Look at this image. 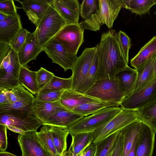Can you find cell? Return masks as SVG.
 I'll return each instance as SVG.
<instances>
[{
  "label": "cell",
  "mask_w": 156,
  "mask_h": 156,
  "mask_svg": "<svg viewBox=\"0 0 156 156\" xmlns=\"http://www.w3.org/2000/svg\"><path fill=\"white\" fill-rule=\"evenodd\" d=\"M117 34L112 29L103 33L100 41L96 45L98 59L97 80L114 79L117 73L128 66L120 50Z\"/></svg>",
  "instance_id": "6da1fadb"
},
{
  "label": "cell",
  "mask_w": 156,
  "mask_h": 156,
  "mask_svg": "<svg viewBox=\"0 0 156 156\" xmlns=\"http://www.w3.org/2000/svg\"><path fill=\"white\" fill-rule=\"evenodd\" d=\"M98 1L97 11L89 19L79 23L83 30L97 31L104 24L111 29L121 9L125 7L123 0H98Z\"/></svg>",
  "instance_id": "7a4b0ae2"
},
{
  "label": "cell",
  "mask_w": 156,
  "mask_h": 156,
  "mask_svg": "<svg viewBox=\"0 0 156 156\" xmlns=\"http://www.w3.org/2000/svg\"><path fill=\"white\" fill-rule=\"evenodd\" d=\"M0 124L13 132L22 134L35 131L42 125L34 112L10 111L0 113Z\"/></svg>",
  "instance_id": "3957f363"
},
{
  "label": "cell",
  "mask_w": 156,
  "mask_h": 156,
  "mask_svg": "<svg viewBox=\"0 0 156 156\" xmlns=\"http://www.w3.org/2000/svg\"><path fill=\"white\" fill-rule=\"evenodd\" d=\"M66 25L65 21L55 9L52 3L34 31L39 47L42 49Z\"/></svg>",
  "instance_id": "277c9868"
},
{
  "label": "cell",
  "mask_w": 156,
  "mask_h": 156,
  "mask_svg": "<svg viewBox=\"0 0 156 156\" xmlns=\"http://www.w3.org/2000/svg\"><path fill=\"white\" fill-rule=\"evenodd\" d=\"M121 107H108L79 119L67 128L70 135L92 133L121 112Z\"/></svg>",
  "instance_id": "5b68a950"
},
{
  "label": "cell",
  "mask_w": 156,
  "mask_h": 156,
  "mask_svg": "<svg viewBox=\"0 0 156 156\" xmlns=\"http://www.w3.org/2000/svg\"><path fill=\"white\" fill-rule=\"evenodd\" d=\"M137 121H140L138 110L123 109L113 118L92 133V142L96 144L111 135L120 131L129 124Z\"/></svg>",
  "instance_id": "8992f818"
},
{
  "label": "cell",
  "mask_w": 156,
  "mask_h": 156,
  "mask_svg": "<svg viewBox=\"0 0 156 156\" xmlns=\"http://www.w3.org/2000/svg\"><path fill=\"white\" fill-rule=\"evenodd\" d=\"M100 101L120 104L125 98L115 79L97 80L84 94Z\"/></svg>",
  "instance_id": "52a82bcc"
},
{
  "label": "cell",
  "mask_w": 156,
  "mask_h": 156,
  "mask_svg": "<svg viewBox=\"0 0 156 156\" xmlns=\"http://www.w3.org/2000/svg\"><path fill=\"white\" fill-rule=\"evenodd\" d=\"M21 66L17 52L12 49L0 61V90H11L20 85L19 76Z\"/></svg>",
  "instance_id": "ba28073f"
},
{
  "label": "cell",
  "mask_w": 156,
  "mask_h": 156,
  "mask_svg": "<svg viewBox=\"0 0 156 156\" xmlns=\"http://www.w3.org/2000/svg\"><path fill=\"white\" fill-rule=\"evenodd\" d=\"M48 57L62 68L65 72L72 68L78 58L77 54L69 52L63 44L55 37L48 41L42 48Z\"/></svg>",
  "instance_id": "9c48e42d"
},
{
  "label": "cell",
  "mask_w": 156,
  "mask_h": 156,
  "mask_svg": "<svg viewBox=\"0 0 156 156\" xmlns=\"http://www.w3.org/2000/svg\"><path fill=\"white\" fill-rule=\"evenodd\" d=\"M83 30L78 24L66 25L54 37L70 53L77 54L84 42Z\"/></svg>",
  "instance_id": "30bf717a"
},
{
  "label": "cell",
  "mask_w": 156,
  "mask_h": 156,
  "mask_svg": "<svg viewBox=\"0 0 156 156\" xmlns=\"http://www.w3.org/2000/svg\"><path fill=\"white\" fill-rule=\"evenodd\" d=\"M97 46L93 48H86L78 57L71 69L72 89L77 91L89 70Z\"/></svg>",
  "instance_id": "8fae6325"
},
{
  "label": "cell",
  "mask_w": 156,
  "mask_h": 156,
  "mask_svg": "<svg viewBox=\"0 0 156 156\" xmlns=\"http://www.w3.org/2000/svg\"><path fill=\"white\" fill-rule=\"evenodd\" d=\"M156 98V78L142 90L125 98L120 106L123 109L137 110Z\"/></svg>",
  "instance_id": "7c38bea8"
},
{
  "label": "cell",
  "mask_w": 156,
  "mask_h": 156,
  "mask_svg": "<svg viewBox=\"0 0 156 156\" xmlns=\"http://www.w3.org/2000/svg\"><path fill=\"white\" fill-rule=\"evenodd\" d=\"M18 141L21 156H52L41 143L35 131L20 134Z\"/></svg>",
  "instance_id": "4fadbf2b"
},
{
  "label": "cell",
  "mask_w": 156,
  "mask_h": 156,
  "mask_svg": "<svg viewBox=\"0 0 156 156\" xmlns=\"http://www.w3.org/2000/svg\"><path fill=\"white\" fill-rule=\"evenodd\" d=\"M52 3L66 25L79 23L80 6L78 0H52Z\"/></svg>",
  "instance_id": "5bb4252c"
},
{
  "label": "cell",
  "mask_w": 156,
  "mask_h": 156,
  "mask_svg": "<svg viewBox=\"0 0 156 156\" xmlns=\"http://www.w3.org/2000/svg\"><path fill=\"white\" fill-rule=\"evenodd\" d=\"M22 6L29 20L36 27L37 26L48 9L52 4V0H16Z\"/></svg>",
  "instance_id": "9a60e30c"
},
{
  "label": "cell",
  "mask_w": 156,
  "mask_h": 156,
  "mask_svg": "<svg viewBox=\"0 0 156 156\" xmlns=\"http://www.w3.org/2000/svg\"><path fill=\"white\" fill-rule=\"evenodd\" d=\"M155 133L142 122L135 156H152L154 147Z\"/></svg>",
  "instance_id": "2e32d148"
},
{
  "label": "cell",
  "mask_w": 156,
  "mask_h": 156,
  "mask_svg": "<svg viewBox=\"0 0 156 156\" xmlns=\"http://www.w3.org/2000/svg\"><path fill=\"white\" fill-rule=\"evenodd\" d=\"M42 51V49L37 44L35 31L32 33L28 31L24 43L17 52L21 65L27 66V64L36 60Z\"/></svg>",
  "instance_id": "e0dca14e"
},
{
  "label": "cell",
  "mask_w": 156,
  "mask_h": 156,
  "mask_svg": "<svg viewBox=\"0 0 156 156\" xmlns=\"http://www.w3.org/2000/svg\"><path fill=\"white\" fill-rule=\"evenodd\" d=\"M23 29L20 16L18 14L8 16L5 20L0 21V43L9 44Z\"/></svg>",
  "instance_id": "ac0fdd59"
},
{
  "label": "cell",
  "mask_w": 156,
  "mask_h": 156,
  "mask_svg": "<svg viewBox=\"0 0 156 156\" xmlns=\"http://www.w3.org/2000/svg\"><path fill=\"white\" fill-rule=\"evenodd\" d=\"M137 74L136 70L128 66L115 75V80L125 98L133 93Z\"/></svg>",
  "instance_id": "d6986e66"
},
{
  "label": "cell",
  "mask_w": 156,
  "mask_h": 156,
  "mask_svg": "<svg viewBox=\"0 0 156 156\" xmlns=\"http://www.w3.org/2000/svg\"><path fill=\"white\" fill-rule=\"evenodd\" d=\"M156 58V53L144 65L136 70L137 74L133 93L144 88L155 78L154 71Z\"/></svg>",
  "instance_id": "ffe728a7"
},
{
  "label": "cell",
  "mask_w": 156,
  "mask_h": 156,
  "mask_svg": "<svg viewBox=\"0 0 156 156\" xmlns=\"http://www.w3.org/2000/svg\"><path fill=\"white\" fill-rule=\"evenodd\" d=\"M84 117L64 108L56 112L43 125H53L67 128Z\"/></svg>",
  "instance_id": "44dd1931"
},
{
  "label": "cell",
  "mask_w": 156,
  "mask_h": 156,
  "mask_svg": "<svg viewBox=\"0 0 156 156\" xmlns=\"http://www.w3.org/2000/svg\"><path fill=\"white\" fill-rule=\"evenodd\" d=\"M97 100H98L71 89L64 91L59 101L64 108L72 111L81 105Z\"/></svg>",
  "instance_id": "7402d4cb"
},
{
  "label": "cell",
  "mask_w": 156,
  "mask_h": 156,
  "mask_svg": "<svg viewBox=\"0 0 156 156\" xmlns=\"http://www.w3.org/2000/svg\"><path fill=\"white\" fill-rule=\"evenodd\" d=\"M72 140L69 149L62 156H80L93 141L92 133L71 135Z\"/></svg>",
  "instance_id": "603a6c76"
},
{
  "label": "cell",
  "mask_w": 156,
  "mask_h": 156,
  "mask_svg": "<svg viewBox=\"0 0 156 156\" xmlns=\"http://www.w3.org/2000/svg\"><path fill=\"white\" fill-rule=\"evenodd\" d=\"M33 107L36 116L42 125L56 112L64 108L59 101L48 102L34 98L33 102Z\"/></svg>",
  "instance_id": "cb8c5ba5"
},
{
  "label": "cell",
  "mask_w": 156,
  "mask_h": 156,
  "mask_svg": "<svg viewBox=\"0 0 156 156\" xmlns=\"http://www.w3.org/2000/svg\"><path fill=\"white\" fill-rule=\"evenodd\" d=\"M156 53V36H154L130 60L131 66L137 70Z\"/></svg>",
  "instance_id": "d4e9b609"
},
{
  "label": "cell",
  "mask_w": 156,
  "mask_h": 156,
  "mask_svg": "<svg viewBox=\"0 0 156 156\" xmlns=\"http://www.w3.org/2000/svg\"><path fill=\"white\" fill-rule=\"evenodd\" d=\"M19 85L24 87L32 94L39 93L37 79V72L29 70L27 66H21L19 76Z\"/></svg>",
  "instance_id": "484cf974"
},
{
  "label": "cell",
  "mask_w": 156,
  "mask_h": 156,
  "mask_svg": "<svg viewBox=\"0 0 156 156\" xmlns=\"http://www.w3.org/2000/svg\"><path fill=\"white\" fill-rule=\"evenodd\" d=\"M49 125L53 141L58 156H62L66 151L69 131L66 128Z\"/></svg>",
  "instance_id": "4316f807"
},
{
  "label": "cell",
  "mask_w": 156,
  "mask_h": 156,
  "mask_svg": "<svg viewBox=\"0 0 156 156\" xmlns=\"http://www.w3.org/2000/svg\"><path fill=\"white\" fill-rule=\"evenodd\" d=\"M140 120L156 132V98L138 110Z\"/></svg>",
  "instance_id": "83f0119b"
},
{
  "label": "cell",
  "mask_w": 156,
  "mask_h": 156,
  "mask_svg": "<svg viewBox=\"0 0 156 156\" xmlns=\"http://www.w3.org/2000/svg\"><path fill=\"white\" fill-rule=\"evenodd\" d=\"M141 122V121H136L121 130L125 136L121 156H128L136 136L140 129Z\"/></svg>",
  "instance_id": "f1b7e54d"
},
{
  "label": "cell",
  "mask_w": 156,
  "mask_h": 156,
  "mask_svg": "<svg viewBox=\"0 0 156 156\" xmlns=\"http://www.w3.org/2000/svg\"><path fill=\"white\" fill-rule=\"evenodd\" d=\"M34 98V96L29 92L14 103L0 105V113L10 111L34 112L33 107Z\"/></svg>",
  "instance_id": "f546056e"
},
{
  "label": "cell",
  "mask_w": 156,
  "mask_h": 156,
  "mask_svg": "<svg viewBox=\"0 0 156 156\" xmlns=\"http://www.w3.org/2000/svg\"><path fill=\"white\" fill-rule=\"evenodd\" d=\"M117 104L105 102L99 100L83 104L73 109L72 111L83 116L94 113L108 107H119Z\"/></svg>",
  "instance_id": "4dcf8cb0"
},
{
  "label": "cell",
  "mask_w": 156,
  "mask_h": 156,
  "mask_svg": "<svg viewBox=\"0 0 156 156\" xmlns=\"http://www.w3.org/2000/svg\"><path fill=\"white\" fill-rule=\"evenodd\" d=\"M125 8L132 13L142 16L149 13L150 9L155 4L154 0H123Z\"/></svg>",
  "instance_id": "1f68e13d"
},
{
  "label": "cell",
  "mask_w": 156,
  "mask_h": 156,
  "mask_svg": "<svg viewBox=\"0 0 156 156\" xmlns=\"http://www.w3.org/2000/svg\"><path fill=\"white\" fill-rule=\"evenodd\" d=\"M98 66V59L96 50L89 70L77 92L84 94L95 83L97 80L96 76Z\"/></svg>",
  "instance_id": "d6a6232c"
},
{
  "label": "cell",
  "mask_w": 156,
  "mask_h": 156,
  "mask_svg": "<svg viewBox=\"0 0 156 156\" xmlns=\"http://www.w3.org/2000/svg\"><path fill=\"white\" fill-rule=\"evenodd\" d=\"M72 77L63 78L54 76L39 93L72 89Z\"/></svg>",
  "instance_id": "836d02e7"
},
{
  "label": "cell",
  "mask_w": 156,
  "mask_h": 156,
  "mask_svg": "<svg viewBox=\"0 0 156 156\" xmlns=\"http://www.w3.org/2000/svg\"><path fill=\"white\" fill-rule=\"evenodd\" d=\"M43 125L40 131L37 132L41 143L52 156H58L53 141L49 125Z\"/></svg>",
  "instance_id": "e575fe53"
},
{
  "label": "cell",
  "mask_w": 156,
  "mask_h": 156,
  "mask_svg": "<svg viewBox=\"0 0 156 156\" xmlns=\"http://www.w3.org/2000/svg\"><path fill=\"white\" fill-rule=\"evenodd\" d=\"M119 132L115 133L97 144L95 156H108L113 148Z\"/></svg>",
  "instance_id": "d590c367"
},
{
  "label": "cell",
  "mask_w": 156,
  "mask_h": 156,
  "mask_svg": "<svg viewBox=\"0 0 156 156\" xmlns=\"http://www.w3.org/2000/svg\"><path fill=\"white\" fill-rule=\"evenodd\" d=\"M98 0H83L80 5V15L84 20L90 18L98 9Z\"/></svg>",
  "instance_id": "8d00e7d4"
},
{
  "label": "cell",
  "mask_w": 156,
  "mask_h": 156,
  "mask_svg": "<svg viewBox=\"0 0 156 156\" xmlns=\"http://www.w3.org/2000/svg\"><path fill=\"white\" fill-rule=\"evenodd\" d=\"M119 45L127 63L129 62V52L131 45V38L124 32L120 30L117 34Z\"/></svg>",
  "instance_id": "74e56055"
},
{
  "label": "cell",
  "mask_w": 156,
  "mask_h": 156,
  "mask_svg": "<svg viewBox=\"0 0 156 156\" xmlns=\"http://www.w3.org/2000/svg\"><path fill=\"white\" fill-rule=\"evenodd\" d=\"M5 93L9 100V103L12 104L17 101L30 92L25 89L20 85L11 90H5Z\"/></svg>",
  "instance_id": "f35d334b"
},
{
  "label": "cell",
  "mask_w": 156,
  "mask_h": 156,
  "mask_svg": "<svg viewBox=\"0 0 156 156\" xmlns=\"http://www.w3.org/2000/svg\"><path fill=\"white\" fill-rule=\"evenodd\" d=\"M54 76L53 73L41 67L37 72V79L40 91L50 81Z\"/></svg>",
  "instance_id": "ab89813d"
},
{
  "label": "cell",
  "mask_w": 156,
  "mask_h": 156,
  "mask_svg": "<svg viewBox=\"0 0 156 156\" xmlns=\"http://www.w3.org/2000/svg\"><path fill=\"white\" fill-rule=\"evenodd\" d=\"M65 90L51 91L39 93L35 95L34 98L41 101L48 102H54L59 100Z\"/></svg>",
  "instance_id": "60d3db41"
},
{
  "label": "cell",
  "mask_w": 156,
  "mask_h": 156,
  "mask_svg": "<svg viewBox=\"0 0 156 156\" xmlns=\"http://www.w3.org/2000/svg\"><path fill=\"white\" fill-rule=\"evenodd\" d=\"M28 31L26 29H23L19 32L13 39L10 41L9 44L12 49L18 52L24 43Z\"/></svg>",
  "instance_id": "b9f144b4"
},
{
  "label": "cell",
  "mask_w": 156,
  "mask_h": 156,
  "mask_svg": "<svg viewBox=\"0 0 156 156\" xmlns=\"http://www.w3.org/2000/svg\"><path fill=\"white\" fill-rule=\"evenodd\" d=\"M0 12L8 16H13L18 14L17 7L12 0L0 1Z\"/></svg>",
  "instance_id": "7bdbcfd3"
},
{
  "label": "cell",
  "mask_w": 156,
  "mask_h": 156,
  "mask_svg": "<svg viewBox=\"0 0 156 156\" xmlns=\"http://www.w3.org/2000/svg\"><path fill=\"white\" fill-rule=\"evenodd\" d=\"M125 136L121 131L119 132L114 145L111 156H121Z\"/></svg>",
  "instance_id": "ee69618b"
},
{
  "label": "cell",
  "mask_w": 156,
  "mask_h": 156,
  "mask_svg": "<svg viewBox=\"0 0 156 156\" xmlns=\"http://www.w3.org/2000/svg\"><path fill=\"white\" fill-rule=\"evenodd\" d=\"M7 127L0 124V151H5L7 147Z\"/></svg>",
  "instance_id": "f6af8a7d"
},
{
  "label": "cell",
  "mask_w": 156,
  "mask_h": 156,
  "mask_svg": "<svg viewBox=\"0 0 156 156\" xmlns=\"http://www.w3.org/2000/svg\"><path fill=\"white\" fill-rule=\"evenodd\" d=\"M12 49L9 44L0 43V61L9 54Z\"/></svg>",
  "instance_id": "bcb514c9"
},
{
  "label": "cell",
  "mask_w": 156,
  "mask_h": 156,
  "mask_svg": "<svg viewBox=\"0 0 156 156\" xmlns=\"http://www.w3.org/2000/svg\"><path fill=\"white\" fill-rule=\"evenodd\" d=\"M96 144L92 142L82 153L83 156H95Z\"/></svg>",
  "instance_id": "7dc6e473"
},
{
  "label": "cell",
  "mask_w": 156,
  "mask_h": 156,
  "mask_svg": "<svg viewBox=\"0 0 156 156\" xmlns=\"http://www.w3.org/2000/svg\"><path fill=\"white\" fill-rule=\"evenodd\" d=\"M139 131L136 136L132 147L128 154V156H135L136 150L139 137Z\"/></svg>",
  "instance_id": "c3c4849f"
},
{
  "label": "cell",
  "mask_w": 156,
  "mask_h": 156,
  "mask_svg": "<svg viewBox=\"0 0 156 156\" xmlns=\"http://www.w3.org/2000/svg\"><path fill=\"white\" fill-rule=\"evenodd\" d=\"M9 102L6 96L4 90H0V105L9 104Z\"/></svg>",
  "instance_id": "681fc988"
},
{
  "label": "cell",
  "mask_w": 156,
  "mask_h": 156,
  "mask_svg": "<svg viewBox=\"0 0 156 156\" xmlns=\"http://www.w3.org/2000/svg\"><path fill=\"white\" fill-rule=\"evenodd\" d=\"M0 156H17L10 152L6 151H0Z\"/></svg>",
  "instance_id": "f907efd6"
},
{
  "label": "cell",
  "mask_w": 156,
  "mask_h": 156,
  "mask_svg": "<svg viewBox=\"0 0 156 156\" xmlns=\"http://www.w3.org/2000/svg\"><path fill=\"white\" fill-rule=\"evenodd\" d=\"M8 16L5 14L0 12V21L5 20L7 19Z\"/></svg>",
  "instance_id": "816d5d0a"
},
{
  "label": "cell",
  "mask_w": 156,
  "mask_h": 156,
  "mask_svg": "<svg viewBox=\"0 0 156 156\" xmlns=\"http://www.w3.org/2000/svg\"><path fill=\"white\" fill-rule=\"evenodd\" d=\"M154 76L155 78H156V58L155 60L154 71Z\"/></svg>",
  "instance_id": "f5cc1de1"
},
{
  "label": "cell",
  "mask_w": 156,
  "mask_h": 156,
  "mask_svg": "<svg viewBox=\"0 0 156 156\" xmlns=\"http://www.w3.org/2000/svg\"><path fill=\"white\" fill-rule=\"evenodd\" d=\"M112 151H113V149L109 153V154L108 156H112Z\"/></svg>",
  "instance_id": "db71d44e"
},
{
  "label": "cell",
  "mask_w": 156,
  "mask_h": 156,
  "mask_svg": "<svg viewBox=\"0 0 156 156\" xmlns=\"http://www.w3.org/2000/svg\"><path fill=\"white\" fill-rule=\"evenodd\" d=\"M154 2L155 3V4H156V0H154Z\"/></svg>",
  "instance_id": "11a10c76"
},
{
  "label": "cell",
  "mask_w": 156,
  "mask_h": 156,
  "mask_svg": "<svg viewBox=\"0 0 156 156\" xmlns=\"http://www.w3.org/2000/svg\"><path fill=\"white\" fill-rule=\"evenodd\" d=\"M154 14L156 15V11L154 12Z\"/></svg>",
  "instance_id": "9f6ffc18"
}]
</instances>
